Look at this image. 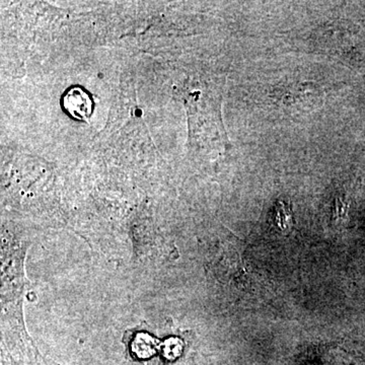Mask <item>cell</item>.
Here are the masks:
<instances>
[{"mask_svg": "<svg viewBox=\"0 0 365 365\" xmlns=\"http://www.w3.org/2000/svg\"><path fill=\"white\" fill-rule=\"evenodd\" d=\"M63 107L74 119L88 122L93 114V102L88 91L74 86L64 95Z\"/></svg>", "mask_w": 365, "mask_h": 365, "instance_id": "1", "label": "cell"}, {"mask_svg": "<svg viewBox=\"0 0 365 365\" xmlns=\"http://www.w3.org/2000/svg\"><path fill=\"white\" fill-rule=\"evenodd\" d=\"M346 209L345 203L343 202L342 199L337 198L335 201V207H334L333 220L339 222L341 220L345 217Z\"/></svg>", "mask_w": 365, "mask_h": 365, "instance_id": "6", "label": "cell"}, {"mask_svg": "<svg viewBox=\"0 0 365 365\" xmlns=\"http://www.w3.org/2000/svg\"><path fill=\"white\" fill-rule=\"evenodd\" d=\"M339 344L323 345L317 349L321 365H353L351 353Z\"/></svg>", "mask_w": 365, "mask_h": 365, "instance_id": "2", "label": "cell"}, {"mask_svg": "<svg viewBox=\"0 0 365 365\" xmlns=\"http://www.w3.org/2000/svg\"><path fill=\"white\" fill-rule=\"evenodd\" d=\"M162 351L165 359H177L182 351V342L178 338H170L162 345Z\"/></svg>", "mask_w": 365, "mask_h": 365, "instance_id": "5", "label": "cell"}, {"mask_svg": "<svg viewBox=\"0 0 365 365\" xmlns=\"http://www.w3.org/2000/svg\"><path fill=\"white\" fill-rule=\"evenodd\" d=\"M274 225L283 234H288L294 227V215L292 209L283 201H278L274 212Z\"/></svg>", "mask_w": 365, "mask_h": 365, "instance_id": "4", "label": "cell"}, {"mask_svg": "<svg viewBox=\"0 0 365 365\" xmlns=\"http://www.w3.org/2000/svg\"><path fill=\"white\" fill-rule=\"evenodd\" d=\"M131 349L137 359H150L160 349V342L148 334H138L132 342Z\"/></svg>", "mask_w": 365, "mask_h": 365, "instance_id": "3", "label": "cell"}]
</instances>
